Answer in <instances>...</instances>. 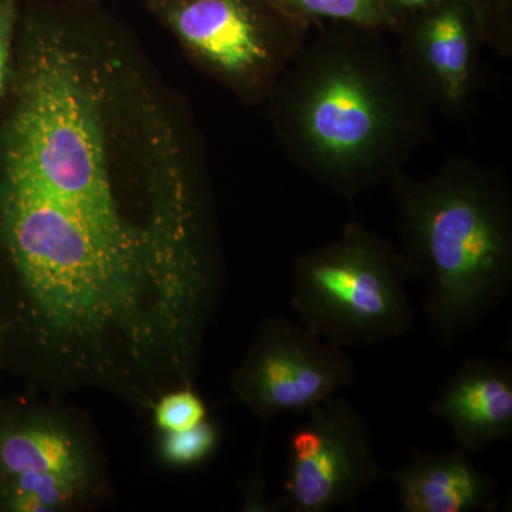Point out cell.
Here are the masks:
<instances>
[{
  "label": "cell",
  "mask_w": 512,
  "mask_h": 512,
  "mask_svg": "<svg viewBox=\"0 0 512 512\" xmlns=\"http://www.w3.org/2000/svg\"><path fill=\"white\" fill-rule=\"evenodd\" d=\"M197 130L101 0H20L0 97V370L150 412L222 291Z\"/></svg>",
  "instance_id": "6da1fadb"
},
{
  "label": "cell",
  "mask_w": 512,
  "mask_h": 512,
  "mask_svg": "<svg viewBox=\"0 0 512 512\" xmlns=\"http://www.w3.org/2000/svg\"><path fill=\"white\" fill-rule=\"evenodd\" d=\"M313 28L266 101L269 120L299 170L352 200L404 171L436 110L383 33Z\"/></svg>",
  "instance_id": "7a4b0ae2"
},
{
  "label": "cell",
  "mask_w": 512,
  "mask_h": 512,
  "mask_svg": "<svg viewBox=\"0 0 512 512\" xmlns=\"http://www.w3.org/2000/svg\"><path fill=\"white\" fill-rule=\"evenodd\" d=\"M400 255L424 288L436 338L453 348L512 292V194L503 171L456 157L389 181Z\"/></svg>",
  "instance_id": "3957f363"
},
{
  "label": "cell",
  "mask_w": 512,
  "mask_h": 512,
  "mask_svg": "<svg viewBox=\"0 0 512 512\" xmlns=\"http://www.w3.org/2000/svg\"><path fill=\"white\" fill-rule=\"evenodd\" d=\"M291 305L316 336L348 348L377 345L412 329L407 282L399 249L360 222L339 238L299 255L293 265Z\"/></svg>",
  "instance_id": "277c9868"
},
{
  "label": "cell",
  "mask_w": 512,
  "mask_h": 512,
  "mask_svg": "<svg viewBox=\"0 0 512 512\" xmlns=\"http://www.w3.org/2000/svg\"><path fill=\"white\" fill-rule=\"evenodd\" d=\"M109 493L89 416L59 397L0 399V512L94 510Z\"/></svg>",
  "instance_id": "5b68a950"
},
{
  "label": "cell",
  "mask_w": 512,
  "mask_h": 512,
  "mask_svg": "<svg viewBox=\"0 0 512 512\" xmlns=\"http://www.w3.org/2000/svg\"><path fill=\"white\" fill-rule=\"evenodd\" d=\"M197 69L248 106L266 104L313 26L268 0H146Z\"/></svg>",
  "instance_id": "8992f818"
},
{
  "label": "cell",
  "mask_w": 512,
  "mask_h": 512,
  "mask_svg": "<svg viewBox=\"0 0 512 512\" xmlns=\"http://www.w3.org/2000/svg\"><path fill=\"white\" fill-rule=\"evenodd\" d=\"M306 413L289 440L279 511L335 510L387 480L389 470L377 461L369 424L348 400L336 394Z\"/></svg>",
  "instance_id": "52a82bcc"
},
{
  "label": "cell",
  "mask_w": 512,
  "mask_h": 512,
  "mask_svg": "<svg viewBox=\"0 0 512 512\" xmlns=\"http://www.w3.org/2000/svg\"><path fill=\"white\" fill-rule=\"evenodd\" d=\"M353 382L355 367L343 348L299 320L268 318L235 370L232 389L249 412L268 424L286 413L306 412Z\"/></svg>",
  "instance_id": "ba28073f"
},
{
  "label": "cell",
  "mask_w": 512,
  "mask_h": 512,
  "mask_svg": "<svg viewBox=\"0 0 512 512\" xmlns=\"http://www.w3.org/2000/svg\"><path fill=\"white\" fill-rule=\"evenodd\" d=\"M400 59L434 110L464 119L476 107L484 46L470 0H439L402 23Z\"/></svg>",
  "instance_id": "9c48e42d"
},
{
  "label": "cell",
  "mask_w": 512,
  "mask_h": 512,
  "mask_svg": "<svg viewBox=\"0 0 512 512\" xmlns=\"http://www.w3.org/2000/svg\"><path fill=\"white\" fill-rule=\"evenodd\" d=\"M430 414L453 431L458 447L478 454L512 437V366L500 359L471 357L451 373Z\"/></svg>",
  "instance_id": "30bf717a"
},
{
  "label": "cell",
  "mask_w": 512,
  "mask_h": 512,
  "mask_svg": "<svg viewBox=\"0 0 512 512\" xmlns=\"http://www.w3.org/2000/svg\"><path fill=\"white\" fill-rule=\"evenodd\" d=\"M387 480L397 488L406 512H493L497 510V483L478 468L467 451L443 453L410 451L409 460Z\"/></svg>",
  "instance_id": "8fae6325"
},
{
  "label": "cell",
  "mask_w": 512,
  "mask_h": 512,
  "mask_svg": "<svg viewBox=\"0 0 512 512\" xmlns=\"http://www.w3.org/2000/svg\"><path fill=\"white\" fill-rule=\"evenodd\" d=\"M276 9L309 26L343 23L380 33H394L384 0H268Z\"/></svg>",
  "instance_id": "7c38bea8"
},
{
  "label": "cell",
  "mask_w": 512,
  "mask_h": 512,
  "mask_svg": "<svg viewBox=\"0 0 512 512\" xmlns=\"http://www.w3.org/2000/svg\"><path fill=\"white\" fill-rule=\"evenodd\" d=\"M220 444V427L207 419L192 429L160 433L157 440V458L165 467L187 470L211 460Z\"/></svg>",
  "instance_id": "4fadbf2b"
},
{
  "label": "cell",
  "mask_w": 512,
  "mask_h": 512,
  "mask_svg": "<svg viewBox=\"0 0 512 512\" xmlns=\"http://www.w3.org/2000/svg\"><path fill=\"white\" fill-rule=\"evenodd\" d=\"M158 433H173L198 426L208 419V407L194 386L161 394L150 409Z\"/></svg>",
  "instance_id": "5bb4252c"
},
{
  "label": "cell",
  "mask_w": 512,
  "mask_h": 512,
  "mask_svg": "<svg viewBox=\"0 0 512 512\" xmlns=\"http://www.w3.org/2000/svg\"><path fill=\"white\" fill-rule=\"evenodd\" d=\"M476 10L484 46L512 55V0H470Z\"/></svg>",
  "instance_id": "9a60e30c"
},
{
  "label": "cell",
  "mask_w": 512,
  "mask_h": 512,
  "mask_svg": "<svg viewBox=\"0 0 512 512\" xmlns=\"http://www.w3.org/2000/svg\"><path fill=\"white\" fill-rule=\"evenodd\" d=\"M19 6L20 0H0V97L12 80Z\"/></svg>",
  "instance_id": "2e32d148"
},
{
  "label": "cell",
  "mask_w": 512,
  "mask_h": 512,
  "mask_svg": "<svg viewBox=\"0 0 512 512\" xmlns=\"http://www.w3.org/2000/svg\"><path fill=\"white\" fill-rule=\"evenodd\" d=\"M258 457L254 470L248 480L241 485L242 511L274 512L279 511L278 501L271 500L266 488L264 473H262V456H264V440L258 448Z\"/></svg>",
  "instance_id": "e0dca14e"
},
{
  "label": "cell",
  "mask_w": 512,
  "mask_h": 512,
  "mask_svg": "<svg viewBox=\"0 0 512 512\" xmlns=\"http://www.w3.org/2000/svg\"><path fill=\"white\" fill-rule=\"evenodd\" d=\"M437 2L439 0H384L387 12H389L390 19H392L394 25V35H396L403 22L413 18L417 13L431 8Z\"/></svg>",
  "instance_id": "ac0fdd59"
}]
</instances>
